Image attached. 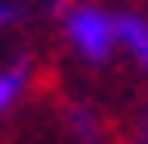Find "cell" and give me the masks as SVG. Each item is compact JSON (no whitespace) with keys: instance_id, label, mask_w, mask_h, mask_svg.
Listing matches in <instances>:
<instances>
[{"instance_id":"6da1fadb","label":"cell","mask_w":148,"mask_h":144,"mask_svg":"<svg viewBox=\"0 0 148 144\" xmlns=\"http://www.w3.org/2000/svg\"><path fill=\"white\" fill-rule=\"evenodd\" d=\"M56 14H60V33H65V42L74 46V56L102 65V60H111V56L120 51V42H116V14H111V9L88 5V0H79V5H74V0H60Z\"/></svg>"},{"instance_id":"7a4b0ae2","label":"cell","mask_w":148,"mask_h":144,"mask_svg":"<svg viewBox=\"0 0 148 144\" xmlns=\"http://www.w3.org/2000/svg\"><path fill=\"white\" fill-rule=\"evenodd\" d=\"M116 42H120V51L148 74V14L120 9V14H116Z\"/></svg>"},{"instance_id":"3957f363","label":"cell","mask_w":148,"mask_h":144,"mask_svg":"<svg viewBox=\"0 0 148 144\" xmlns=\"http://www.w3.org/2000/svg\"><path fill=\"white\" fill-rule=\"evenodd\" d=\"M65 130H69L79 144H106V125H102V116H97L88 102H69V107H65Z\"/></svg>"},{"instance_id":"277c9868","label":"cell","mask_w":148,"mask_h":144,"mask_svg":"<svg viewBox=\"0 0 148 144\" xmlns=\"http://www.w3.org/2000/svg\"><path fill=\"white\" fill-rule=\"evenodd\" d=\"M28 84H32V65L28 60H5L0 65V116H9L18 107V98L28 93Z\"/></svg>"},{"instance_id":"5b68a950","label":"cell","mask_w":148,"mask_h":144,"mask_svg":"<svg viewBox=\"0 0 148 144\" xmlns=\"http://www.w3.org/2000/svg\"><path fill=\"white\" fill-rule=\"evenodd\" d=\"M18 14H23V5H14V0H0V28L18 23Z\"/></svg>"},{"instance_id":"8992f818","label":"cell","mask_w":148,"mask_h":144,"mask_svg":"<svg viewBox=\"0 0 148 144\" xmlns=\"http://www.w3.org/2000/svg\"><path fill=\"white\" fill-rule=\"evenodd\" d=\"M130 144H148V111L139 116V125H134V139H130Z\"/></svg>"}]
</instances>
